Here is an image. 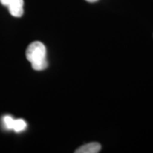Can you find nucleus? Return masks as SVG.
Segmentation results:
<instances>
[{
    "label": "nucleus",
    "instance_id": "obj_3",
    "mask_svg": "<svg viewBox=\"0 0 153 153\" xmlns=\"http://www.w3.org/2000/svg\"><path fill=\"white\" fill-rule=\"evenodd\" d=\"M101 148V145L98 143H89L82 145L75 150L76 153H97Z\"/></svg>",
    "mask_w": 153,
    "mask_h": 153
},
{
    "label": "nucleus",
    "instance_id": "obj_4",
    "mask_svg": "<svg viewBox=\"0 0 153 153\" xmlns=\"http://www.w3.org/2000/svg\"><path fill=\"white\" fill-rule=\"evenodd\" d=\"M26 126H27V125H26V121H25L24 120L17 119V120H14L12 129L14 130L15 132L19 133V132L24 131V130L26 129Z\"/></svg>",
    "mask_w": 153,
    "mask_h": 153
},
{
    "label": "nucleus",
    "instance_id": "obj_2",
    "mask_svg": "<svg viewBox=\"0 0 153 153\" xmlns=\"http://www.w3.org/2000/svg\"><path fill=\"white\" fill-rule=\"evenodd\" d=\"M7 7L11 16L21 17L24 14V0H11Z\"/></svg>",
    "mask_w": 153,
    "mask_h": 153
},
{
    "label": "nucleus",
    "instance_id": "obj_6",
    "mask_svg": "<svg viewBox=\"0 0 153 153\" xmlns=\"http://www.w3.org/2000/svg\"><path fill=\"white\" fill-rule=\"evenodd\" d=\"M11 1V0H0V2H1V4L2 5L7 7V6L9 5V4L10 3Z\"/></svg>",
    "mask_w": 153,
    "mask_h": 153
},
{
    "label": "nucleus",
    "instance_id": "obj_1",
    "mask_svg": "<svg viewBox=\"0 0 153 153\" xmlns=\"http://www.w3.org/2000/svg\"><path fill=\"white\" fill-rule=\"evenodd\" d=\"M26 56L33 70L42 71L47 68L46 48L41 42L35 41L30 43L26 49Z\"/></svg>",
    "mask_w": 153,
    "mask_h": 153
},
{
    "label": "nucleus",
    "instance_id": "obj_5",
    "mask_svg": "<svg viewBox=\"0 0 153 153\" xmlns=\"http://www.w3.org/2000/svg\"><path fill=\"white\" fill-rule=\"evenodd\" d=\"M14 119L9 116H7L4 118V123L6 127L8 129H12L13 124H14Z\"/></svg>",
    "mask_w": 153,
    "mask_h": 153
},
{
    "label": "nucleus",
    "instance_id": "obj_7",
    "mask_svg": "<svg viewBox=\"0 0 153 153\" xmlns=\"http://www.w3.org/2000/svg\"><path fill=\"white\" fill-rule=\"evenodd\" d=\"M87 1H89V2H91V3H93V2H96V1H97L98 0H86Z\"/></svg>",
    "mask_w": 153,
    "mask_h": 153
}]
</instances>
